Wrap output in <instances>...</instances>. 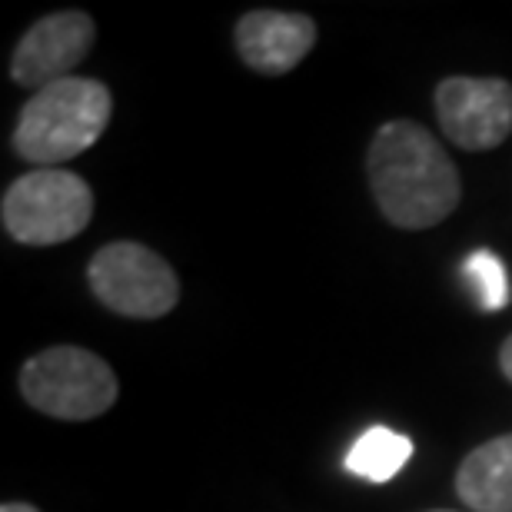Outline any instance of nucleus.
<instances>
[{
    "label": "nucleus",
    "instance_id": "obj_1",
    "mask_svg": "<svg viewBox=\"0 0 512 512\" xmlns=\"http://www.w3.org/2000/svg\"><path fill=\"white\" fill-rule=\"evenodd\" d=\"M370 187L383 217L399 230H429L459 207L463 183L439 140L413 120H389L370 143Z\"/></svg>",
    "mask_w": 512,
    "mask_h": 512
},
{
    "label": "nucleus",
    "instance_id": "obj_2",
    "mask_svg": "<svg viewBox=\"0 0 512 512\" xmlns=\"http://www.w3.org/2000/svg\"><path fill=\"white\" fill-rule=\"evenodd\" d=\"M114 114L110 87L94 77L57 80L20 107L14 150L37 170H60L104 137Z\"/></svg>",
    "mask_w": 512,
    "mask_h": 512
},
{
    "label": "nucleus",
    "instance_id": "obj_3",
    "mask_svg": "<svg viewBox=\"0 0 512 512\" xmlns=\"http://www.w3.org/2000/svg\"><path fill=\"white\" fill-rule=\"evenodd\" d=\"M0 217L17 243L57 247L87 230L94 217V190L70 170H34L7 187Z\"/></svg>",
    "mask_w": 512,
    "mask_h": 512
},
{
    "label": "nucleus",
    "instance_id": "obj_4",
    "mask_svg": "<svg viewBox=\"0 0 512 512\" xmlns=\"http://www.w3.org/2000/svg\"><path fill=\"white\" fill-rule=\"evenodd\" d=\"M20 393L37 413L84 423L104 416L117 403L120 383L97 353L80 346H50L24 363Z\"/></svg>",
    "mask_w": 512,
    "mask_h": 512
},
{
    "label": "nucleus",
    "instance_id": "obj_5",
    "mask_svg": "<svg viewBox=\"0 0 512 512\" xmlns=\"http://www.w3.org/2000/svg\"><path fill=\"white\" fill-rule=\"evenodd\" d=\"M87 276L97 300L130 320H160L180 300V280L173 266L133 240L100 247Z\"/></svg>",
    "mask_w": 512,
    "mask_h": 512
},
{
    "label": "nucleus",
    "instance_id": "obj_6",
    "mask_svg": "<svg viewBox=\"0 0 512 512\" xmlns=\"http://www.w3.org/2000/svg\"><path fill=\"white\" fill-rule=\"evenodd\" d=\"M439 127L463 150H493L512 133V84L503 77H446L436 87Z\"/></svg>",
    "mask_w": 512,
    "mask_h": 512
},
{
    "label": "nucleus",
    "instance_id": "obj_7",
    "mask_svg": "<svg viewBox=\"0 0 512 512\" xmlns=\"http://www.w3.org/2000/svg\"><path fill=\"white\" fill-rule=\"evenodd\" d=\"M94 37L97 27L84 10H60V14L40 17L20 37L14 57H10V77L34 94L57 80L74 77V67L90 54Z\"/></svg>",
    "mask_w": 512,
    "mask_h": 512
},
{
    "label": "nucleus",
    "instance_id": "obj_8",
    "mask_svg": "<svg viewBox=\"0 0 512 512\" xmlns=\"http://www.w3.org/2000/svg\"><path fill=\"white\" fill-rule=\"evenodd\" d=\"M237 50L243 64L260 74H290L316 44V24L306 14L283 10H250L237 20Z\"/></svg>",
    "mask_w": 512,
    "mask_h": 512
},
{
    "label": "nucleus",
    "instance_id": "obj_9",
    "mask_svg": "<svg viewBox=\"0 0 512 512\" xmlns=\"http://www.w3.org/2000/svg\"><path fill=\"white\" fill-rule=\"evenodd\" d=\"M456 496L473 512H512V433L489 439L463 459Z\"/></svg>",
    "mask_w": 512,
    "mask_h": 512
},
{
    "label": "nucleus",
    "instance_id": "obj_10",
    "mask_svg": "<svg viewBox=\"0 0 512 512\" xmlns=\"http://www.w3.org/2000/svg\"><path fill=\"white\" fill-rule=\"evenodd\" d=\"M409 459H413V439H406L396 429L373 426L356 439L346 453V469L353 476L366 479V483H389L393 476H399Z\"/></svg>",
    "mask_w": 512,
    "mask_h": 512
},
{
    "label": "nucleus",
    "instance_id": "obj_11",
    "mask_svg": "<svg viewBox=\"0 0 512 512\" xmlns=\"http://www.w3.org/2000/svg\"><path fill=\"white\" fill-rule=\"evenodd\" d=\"M463 273L469 280V290H473L479 310L496 313L509 303V276L503 260L493 250H476L469 260L463 263Z\"/></svg>",
    "mask_w": 512,
    "mask_h": 512
},
{
    "label": "nucleus",
    "instance_id": "obj_12",
    "mask_svg": "<svg viewBox=\"0 0 512 512\" xmlns=\"http://www.w3.org/2000/svg\"><path fill=\"white\" fill-rule=\"evenodd\" d=\"M499 366H503V373H506V380L512 383V336L503 343V350H499Z\"/></svg>",
    "mask_w": 512,
    "mask_h": 512
},
{
    "label": "nucleus",
    "instance_id": "obj_13",
    "mask_svg": "<svg viewBox=\"0 0 512 512\" xmlns=\"http://www.w3.org/2000/svg\"><path fill=\"white\" fill-rule=\"evenodd\" d=\"M0 512H40V509H34L30 503H4V509Z\"/></svg>",
    "mask_w": 512,
    "mask_h": 512
},
{
    "label": "nucleus",
    "instance_id": "obj_14",
    "mask_svg": "<svg viewBox=\"0 0 512 512\" xmlns=\"http://www.w3.org/2000/svg\"><path fill=\"white\" fill-rule=\"evenodd\" d=\"M436 512H449V509H436Z\"/></svg>",
    "mask_w": 512,
    "mask_h": 512
}]
</instances>
